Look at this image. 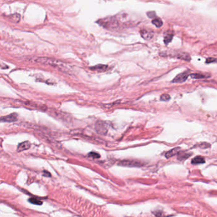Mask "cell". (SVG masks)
<instances>
[{"instance_id": "obj_7", "label": "cell", "mask_w": 217, "mask_h": 217, "mask_svg": "<svg viewBox=\"0 0 217 217\" xmlns=\"http://www.w3.org/2000/svg\"><path fill=\"white\" fill-rule=\"evenodd\" d=\"M140 34L144 39L146 40H149L153 36V32L150 30L147 29H142L140 31Z\"/></svg>"}, {"instance_id": "obj_4", "label": "cell", "mask_w": 217, "mask_h": 217, "mask_svg": "<svg viewBox=\"0 0 217 217\" xmlns=\"http://www.w3.org/2000/svg\"><path fill=\"white\" fill-rule=\"evenodd\" d=\"M119 165L122 166H128V167H140L142 166L143 164L140 161L133 160H122L119 163Z\"/></svg>"}, {"instance_id": "obj_16", "label": "cell", "mask_w": 217, "mask_h": 217, "mask_svg": "<svg viewBox=\"0 0 217 217\" xmlns=\"http://www.w3.org/2000/svg\"><path fill=\"white\" fill-rule=\"evenodd\" d=\"M9 18H10L11 20L15 21V22H19L20 19V16L19 14H14V15H11V16H9Z\"/></svg>"}, {"instance_id": "obj_11", "label": "cell", "mask_w": 217, "mask_h": 217, "mask_svg": "<svg viewBox=\"0 0 217 217\" xmlns=\"http://www.w3.org/2000/svg\"><path fill=\"white\" fill-rule=\"evenodd\" d=\"M175 57H176L178 59H180L182 60H185L186 61H189L190 60V55L188 53H185V52H181V53H178L177 54Z\"/></svg>"}, {"instance_id": "obj_1", "label": "cell", "mask_w": 217, "mask_h": 217, "mask_svg": "<svg viewBox=\"0 0 217 217\" xmlns=\"http://www.w3.org/2000/svg\"><path fill=\"white\" fill-rule=\"evenodd\" d=\"M30 61L31 62H34L36 63H40V64H43V65H50L54 68H57L59 71H61L62 72H64V73H68L70 72L71 70V68L69 66V65H67V63L55 59L45 57H33L30 59Z\"/></svg>"}, {"instance_id": "obj_20", "label": "cell", "mask_w": 217, "mask_h": 217, "mask_svg": "<svg viewBox=\"0 0 217 217\" xmlns=\"http://www.w3.org/2000/svg\"><path fill=\"white\" fill-rule=\"evenodd\" d=\"M199 147L201 148H207L210 147V144L207 143H202L200 145H199Z\"/></svg>"}, {"instance_id": "obj_17", "label": "cell", "mask_w": 217, "mask_h": 217, "mask_svg": "<svg viewBox=\"0 0 217 217\" xmlns=\"http://www.w3.org/2000/svg\"><path fill=\"white\" fill-rule=\"evenodd\" d=\"M29 201L32 203L34 204V205H42V202L40 200H38L37 199L35 198H30L29 199Z\"/></svg>"}, {"instance_id": "obj_8", "label": "cell", "mask_w": 217, "mask_h": 217, "mask_svg": "<svg viewBox=\"0 0 217 217\" xmlns=\"http://www.w3.org/2000/svg\"><path fill=\"white\" fill-rule=\"evenodd\" d=\"M180 151V147H176L175 148L171 149V150L167 151L166 153L165 157L167 158H170L171 157H173L177 154H179V152Z\"/></svg>"}, {"instance_id": "obj_2", "label": "cell", "mask_w": 217, "mask_h": 217, "mask_svg": "<svg viewBox=\"0 0 217 217\" xmlns=\"http://www.w3.org/2000/svg\"><path fill=\"white\" fill-rule=\"evenodd\" d=\"M97 22L101 25L107 29L114 30L119 27V24L118 20L114 17H107L104 19H100Z\"/></svg>"}, {"instance_id": "obj_12", "label": "cell", "mask_w": 217, "mask_h": 217, "mask_svg": "<svg viewBox=\"0 0 217 217\" xmlns=\"http://www.w3.org/2000/svg\"><path fill=\"white\" fill-rule=\"evenodd\" d=\"M192 162V164H199L205 163V159H204L202 157L197 156L192 160V162Z\"/></svg>"}, {"instance_id": "obj_14", "label": "cell", "mask_w": 217, "mask_h": 217, "mask_svg": "<svg viewBox=\"0 0 217 217\" xmlns=\"http://www.w3.org/2000/svg\"><path fill=\"white\" fill-rule=\"evenodd\" d=\"M152 23L154 25H156V27H157V28H161L163 24V21L159 18H156L154 19H153L152 20Z\"/></svg>"}, {"instance_id": "obj_5", "label": "cell", "mask_w": 217, "mask_h": 217, "mask_svg": "<svg viewBox=\"0 0 217 217\" xmlns=\"http://www.w3.org/2000/svg\"><path fill=\"white\" fill-rule=\"evenodd\" d=\"M190 75V73L189 71H185L183 73L178 74L176 77L172 80L173 83H182L184 82L188 78V76Z\"/></svg>"}, {"instance_id": "obj_9", "label": "cell", "mask_w": 217, "mask_h": 217, "mask_svg": "<svg viewBox=\"0 0 217 217\" xmlns=\"http://www.w3.org/2000/svg\"><path fill=\"white\" fill-rule=\"evenodd\" d=\"M31 147V144L29 142H24L20 143L17 147V151L20 152L24 150H28Z\"/></svg>"}, {"instance_id": "obj_22", "label": "cell", "mask_w": 217, "mask_h": 217, "mask_svg": "<svg viewBox=\"0 0 217 217\" xmlns=\"http://www.w3.org/2000/svg\"><path fill=\"white\" fill-rule=\"evenodd\" d=\"M190 154H185L183 156H179V157H178V159L182 160V159H184V158H187V157H190Z\"/></svg>"}, {"instance_id": "obj_21", "label": "cell", "mask_w": 217, "mask_h": 217, "mask_svg": "<svg viewBox=\"0 0 217 217\" xmlns=\"http://www.w3.org/2000/svg\"><path fill=\"white\" fill-rule=\"evenodd\" d=\"M206 63H211V62H217V59L215 58H212V57H210L208 58L206 61Z\"/></svg>"}, {"instance_id": "obj_18", "label": "cell", "mask_w": 217, "mask_h": 217, "mask_svg": "<svg viewBox=\"0 0 217 217\" xmlns=\"http://www.w3.org/2000/svg\"><path fill=\"white\" fill-rule=\"evenodd\" d=\"M88 156L90 157H92V158H93V159H98L100 157V155L95 151L90 152L88 154Z\"/></svg>"}, {"instance_id": "obj_19", "label": "cell", "mask_w": 217, "mask_h": 217, "mask_svg": "<svg viewBox=\"0 0 217 217\" xmlns=\"http://www.w3.org/2000/svg\"><path fill=\"white\" fill-rule=\"evenodd\" d=\"M170 99V96L167 94H164L161 96V100L163 101H168Z\"/></svg>"}, {"instance_id": "obj_6", "label": "cell", "mask_w": 217, "mask_h": 217, "mask_svg": "<svg viewBox=\"0 0 217 217\" xmlns=\"http://www.w3.org/2000/svg\"><path fill=\"white\" fill-rule=\"evenodd\" d=\"M18 119V115L15 113L8 115L7 116L0 118V122H14Z\"/></svg>"}, {"instance_id": "obj_13", "label": "cell", "mask_w": 217, "mask_h": 217, "mask_svg": "<svg viewBox=\"0 0 217 217\" xmlns=\"http://www.w3.org/2000/svg\"><path fill=\"white\" fill-rule=\"evenodd\" d=\"M190 76L193 79H205V78L208 77L207 75H205L201 74V73H193V74H190Z\"/></svg>"}, {"instance_id": "obj_15", "label": "cell", "mask_w": 217, "mask_h": 217, "mask_svg": "<svg viewBox=\"0 0 217 217\" xmlns=\"http://www.w3.org/2000/svg\"><path fill=\"white\" fill-rule=\"evenodd\" d=\"M173 34H168L167 36H165L164 37V42L166 45H167L170 42H171V41L173 39Z\"/></svg>"}, {"instance_id": "obj_3", "label": "cell", "mask_w": 217, "mask_h": 217, "mask_svg": "<svg viewBox=\"0 0 217 217\" xmlns=\"http://www.w3.org/2000/svg\"><path fill=\"white\" fill-rule=\"evenodd\" d=\"M96 131L101 135H105L107 133V128L105 123L101 120H98L95 124Z\"/></svg>"}, {"instance_id": "obj_10", "label": "cell", "mask_w": 217, "mask_h": 217, "mask_svg": "<svg viewBox=\"0 0 217 217\" xmlns=\"http://www.w3.org/2000/svg\"><path fill=\"white\" fill-rule=\"evenodd\" d=\"M107 69V66L103 65H97V66H95L90 68V70H93V71H96L98 72H104V71H106Z\"/></svg>"}]
</instances>
